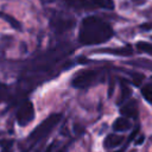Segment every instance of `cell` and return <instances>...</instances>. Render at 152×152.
Here are the masks:
<instances>
[{"label": "cell", "mask_w": 152, "mask_h": 152, "mask_svg": "<svg viewBox=\"0 0 152 152\" xmlns=\"http://www.w3.org/2000/svg\"><path fill=\"white\" fill-rule=\"evenodd\" d=\"M114 34L112 26L96 15H88L82 19L77 39L82 45H99L108 42Z\"/></svg>", "instance_id": "6da1fadb"}, {"label": "cell", "mask_w": 152, "mask_h": 152, "mask_svg": "<svg viewBox=\"0 0 152 152\" xmlns=\"http://www.w3.org/2000/svg\"><path fill=\"white\" fill-rule=\"evenodd\" d=\"M101 72L95 69H82L71 78V86L76 89H86L100 81Z\"/></svg>", "instance_id": "7a4b0ae2"}, {"label": "cell", "mask_w": 152, "mask_h": 152, "mask_svg": "<svg viewBox=\"0 0 152 152\" xmlns=\"http://www.w3.org/2000/svg\"><path fill=\"white\" fill-rule=\"evenodd\" d=\"M62 119V114L61 113H53L50 116H48L45 120H43L27 137V139L30 141H38L40 139H43L45 135H48L53 128L55 126L61 121Z\"/></svg>", "instance_id": "3957f363"}, {"label": "cell", "mask_w": 152, "mask_h": 152, "mask_svg": "<svg viewBox=\"0 0 152 152\" xmlns=\"http://www.w3.org/2000/svg\"><path fill=\"white\" fill-rule=\"evenodd\" d=\"M15 119H17V124L20 126V127H25L27 126L28 124H31L34 119V107H33V103L30 101V100H26L24 101L18 110H17V114H15Z\"/></svg>", "instance_id": "277c9868"}, {"label": "cell", "mask_w": 152, "mask_h": 152, "mask_svg": "<svg viewBox=\"0 0 152 152\" xmlns=\"http://www.w3.org/2000/svg\"><path fill=\"white\" fill-rule=\"evenodd\" d=\"M75 25H76V23H75L74 18L65 17L62 14H55L50 19V26L57 33H64V32L71 30Z\"/></svg>", "instance_id": "5b68a950"}, {"label": "cell", "mask_w": 152, "mask_h": 152, "mask_svg": "<svg viewBox=\"0 0 152 152\" xmlns=\"http://www.w3.org/2000/svg\"><path fill=\"white\" fill-rule=\"evenodd\" d=\"M120 113L122 116L127 118V119H137L138 118V104L135 100H128L127 102H125L121 108H120Z\"/></svg>", "instance_id": "8992f818"}, {"label": "cell", "mask_w": 152, "mask_h": 152, "mask_svg": "<svg viewBox=\"0 0 152 152\" xmlns=\"http://www.w3.org/2000/svg\"><path fill=\"white\" fill-rule=\"evenodd\" d=\"M124 141H125V137L124 135L112 133V134H108L104 138L103 147L107 148V150H112V148H115V147H119L120 145H122Z\"/></svg>", "instance_id": "52a82bcc"}, {"label": "cell", "mask_w": 152, "mask_h": 152, "mask_svg": "<svg viewBox=\"0 0 152 152\" xmlns=\"http://www.w3.org/2000/svg\"><path fill=\"white\" fill-rule=\"evenodd\" d=\"M63 2L68 7L77 11H90L94 8V5L89 0H63Z\"/></svg>", "instance_id": "ba28073f"}, {"label": "cell", "mask_w": 152, "mask_h": 152, "mask_svg": "<svg viewBox=\"0 0 152 152\" xmlns=\"http://www.w3.org/2000/svg\"><path fill=\"white\" fill-rule=\"evenodd\" d=\"M131 127H132V124H131L129 119H127L125 116H120L113 122V129L115 132H126V131L131 129Z\"/></svg>", "instance_id": "9c48e42d"}, {"label": "cell", "mask_w": 152, "mask_h": 152, "mask_svg": "<svg viewBox=\"0 0 152 152\" xmlns=\"http://www.w3.org/2000/svg\"><path fill=\"white\" fill-rule=\"evenodd\" d=\"M0 18H1L2 20H5L7 24H10V26H11L12 28H14V30H17V31H23V25H21V23H20L18 19H15L13 15H11V14H8V13H6V12L0 11Z\"/></svg>", "instance_id": "30bf717a"}, {"label": "cell", "mask_w": 152, "mask_h": 152, "mask_svg": "<svg viewBox=\"0 0 152 152\" xmlns=\"http://www.w3.org/2000/svg\"><path fill=\"white\" fill-rule=\"evenodd\" d=\"M131 94H132V90H131L128 83L125 80H121V91H120V96H119L118 103L119 104H124L125 102H127L129 96H131Z\"/></svg>", "instance_id": "8fae6325"}, {"label": "cell", "mask_w": 152, "mask_h": 152, "mask_svg": "<svg viewBox=\"0 0 152 152\" xmlns=\"http://www.w3.org/2000/svg\"><path fill=\"white\" fill-rule=\"evenodd\" d=\"M101 52H108V53H113V55H119V56H129L133 53L132 48L128 46H124V48H116V49H106V50H101Z\"/></svg>", "instance_id": "7c38bea8"}, {"label": "cell", "mask_w": 152, "mask_h": 152, "mask_svg": "<svg viewBox=\"0 0 152 152\" xmlns=\"http://www.w3.org/2000/svg\"><path fill=\"white\" fill-rule=\"evenodd\" d=\"M90 1L94 6L103 8V10H108V11H112L115 7V4L113 0H90Z\"/></svg>", "instance_id": "4fadbf2b"}, {"label": "cell", "mask_w": 152, "mask_h": 152, "mask_svg": "<svg viewBox=\"0 0 152 152\" xmlns=\"http://www.w3.org/2000/svg\"><path fill=\"white\" fill-rule=\"evenodd\" d=\"M129 65H135V66H139V68H144V69H147L150 71H152V61L150 59H135V61H131L128 62Z\"/></svg>", "instance_id": "5bb4252c"}, {"label": "cell", "mask_w": 152, "mask_h": 152, "mask_svg": "<svg viewBox=\"0 0 152 152\" xmlns=\"http://www.w3.org/2000/svg\"><path fill=\"white\" fill-rule=\"evenodd\" d=\"M141 95L150 104H152V83H147L141 87Z\"/></svg>", "instance_id": "9a60e30c"}, {"label": "cell", "mask_w": 152, "mask_h": 152, "mask_svg": "<svg viewBox=\"0 0 152 152\" xmlns=\"http://www.w3.org/2000/svg\"><path fill=\"white\" fill-rule=\"evenodd\" d=\"M135 46H137V49L139 51H142V52H146V53L152 55V44L146 43V42H138L135 44Z\"/></svg>", "instance_id": "2e32d148"}, {"label": "cell", "mask_w": 152, "mask_h": 152, "mask_svg": "<svg viewBox=\"0 0 152 152\" xmlns=\"http://www.w3.org/2000/svg\"><path fill=\"white\" fill-rule=\"evenodd\" d=\"M129 75H132V82L135 84V86H140L142 80H144V75L142 74H138V72H128Z\"/></svg>", "instance_id": "e0dca14e"}, {"label": "cell", "mask_w": 152, "mask_h": 152, "mask_svg": "<svg viewBox=\"0 0 152 152\" xmlns=\"http://www.w3.org/2000/svg\"><path fill=\"white\" fill-rule=\"evenodd\" d=\"M8 97V89L5 84H0V103L6 101Z\"/></svg>", "instance_id": "ac0fdd59"}, {"label": "cell", "mask_w": 152, "mask_h": 152, "mask_svg": "<svg viewBox=\"0 0 152 152\" xmlns=\"http://www.w3.org/2000/svg\"><path fill=\"white\" fill-rule=\"evenodd\" d=\"M57 152H68V147H66V146H63V147L59 148Z\"/></svg>", "instance_id": "d6986e66"}, {"label": "cell", "mask_w": 152, "mask_h": 152, "mask_svg": "<svg viewBox=\"0 0 152 152\" xmlns=\"http://www.w3.org/2000/svg\"><path fill=\"white\" fill-rule=\"evenodd\" d=\"M40 1H43V2H52L55 0H40Z\"/></svg>", "instance_id": "ffe728a7"}, {"label": "cell", "mask_w": 152, "mask_h": 152, "mask_svg": "<svg viewBox=\"0 0 152 152\" xmlns=\"http://www.w3.org/2000/svg\"><path fill=\"white\" fill-rule=\"evenodd\" d=\"M151 140H152V137H151Z\"/></svg>", "instance_id": "44dd1931"}]
</instances>
